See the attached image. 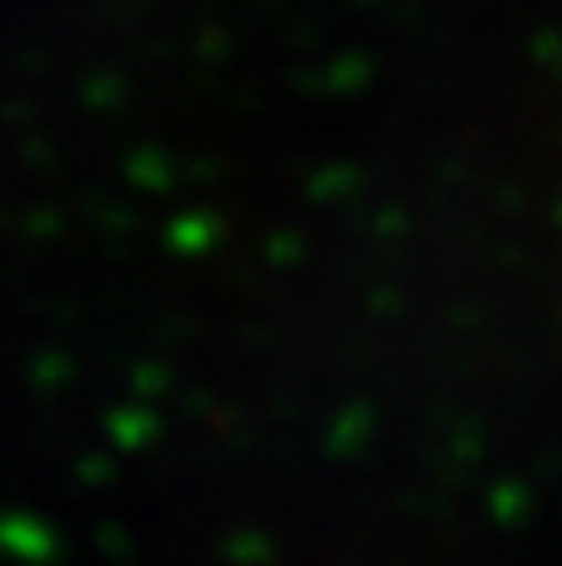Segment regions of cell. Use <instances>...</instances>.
I'll return each instance as SVG.
<instances>
[]
</instances>
